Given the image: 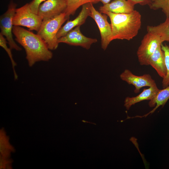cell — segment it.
I'll return each instance as SVG.
<instances>
[{
  "label": "cell",
  "instance_id": "obj_11",
  "mask_svg": "<svg viewBox=\"0 0 169 169\" xmlns=\"http://www.w3.org/2000/svg\"><path fill=\"white\" fill-rule=\"evenodd\" d=\"M91 3L85 4L82 6V9L78 15L72 20L68 21L61 27L57 35L58 39L64 36L75 27L83 24L90 14V5Z\"/></svg>",
  "mask_w": 169,
  "mask_h": 169
},
{
  "label": "cell",
  "instance_id": "obj_17",
  "mask_svg": "<svg viewBox=\"0 0 169 169\" xmlns=\"http://www.w3.org/2000/svg\"><path fill=\"white\" fill-rule=\"evenodd\" d=\"M67 8L64 12L67 18L69 19L71 15H73L76 10L81 6L88 3L96 4L99 0H66Z\"/></svg>",
  "mask_w": 169,
  "mask_h": 169
},
{
  "label": "cell",
  "instance_id": "obj_6",
  "mask_svg": "<svg viewBox=\"0 0 169 169\" xmlns=\"http://www.w3.org/2000/svg\"><path fill=\"white\" fill-rule=\"evenodd\" d=\"M17 6L16 3L11 1L9 4L7 11L0 16V33L6 37L9 47L11 49L20 51L22 49L14 41L12 34L13 26V19L15 12Z\"/></svg>",
  "mask_w": 169,
  "mask_h": 169
},
{
  "label": "cell",
  "instance_id": "obj_2",
  "mask_svg": "<svg viewBox=\"0 0 169 169\" xmlns=\"http://www.w3.org/2000/svg\"><path fill=\"white\" fill-rule=\"evenodd\" d=\"M110 19L112 30L111 40H130L138 34L141 26V15L137 10L129 13L105 12Z\"/></svg>",
  "mask_w": 169,
  "mask_h": 169
},
{
  "label": "cell",
  "instance_id": "obj_23",
  "mask_svg": "<svg viewBox=\"0 0 169 169\" xmlns=\"http://www.w3.org/2000/svg\"><path fill=\"white\" fill-rule=\"evenodd\" d=\"M103 5H105L110 2L111 0H99Z\"/></svg>",
  "mask_w": 169,
  "mask_h": 169
},
{
  "label": "cell",
  "instance_id": "obj_8",
  "mask_svg": "<svg viewBox=\"0 0 169 169\" xmlns=\"http://www.w3.org/2000/svg\"><path fill=\"white\" fill-rule=\"evenodd\" d=\"M80 26H77L67 34L58 39L59 43H63L71 45L79 46L86 49H90L91 45L97 42L96 38L86 37L81 32Z\"/></svg>",
  "mask_w": 169,
  "mask_h": 169
},
{
  "label": "cell",
  "instance_id": "obj_7",
  "mask_svg": "<svg viewBox=\"0 0 169 169\" xmlns=\"http://www.w3.org/2000/svg\"><path fill=\"white\" fill-rule=\"evenodd\" d=\"M90 16L96 22L100 31L101 37V47L105 50L112 41V30L110 24L107 20V15L97 11L90 3Z\"/></svg>",
  "mask_w": 169,
  "mask_h": 169
},
{
  "label": "cell",
  "instance_id": "obj_25",
  "mask_svg": "<svg viewBox=\"0 0 169 169\" xmlns=\"http://www.w3.org/2000/svg\"><path fill=\"white\" fill-rule=\"evenodd\" d=\"M155 0H151V2H152L153 1H155ZM150 4H151V3H150Z\"/></svg>",
  "mask_w": 169,
  "mask_h": 169
},
{
  "label": "cell",
  "instance_id": "obj_19",
  "mask_svg": "<svg viewBox=\"0 0 169 169\" xmlns=\"http://www.w3.org/2000/svg\"><path fill=\"white\" fill-rule=\"evenodd\" d=\"M149 6L152 9H161L166 18H169V0H155Z\"/></svg>",
  "mask_w": 169,
  "mask_h": 169
},
{
  "label": "cell",
  "instance_id": "obj_21",
  "mask_svg": "<svg viewBox=\"0 0 169 169\" xmlns=\"http://www.w3.org/2000/svg\"><path fill=\"white\" fill-rule=\"evenodd\" d=\"M46 0H33L29 4L31 10L34 13L38 14V8L41 3Z\"/></svg>",
  "mask_w": 169,
  "mask_h": 169
},
{
  "label": "cell",
  "instance_id": "obj_20",
  "mask_svg": "<svg viewBox=\"0 0 169 169\" xmlns=\"http://www.w3.org/2000/svg\"><path fill=\"white\" fill-rule=\"evenodd\" d=\"M7 43H8V42L6 41V39L1 33H0V46L5 50L9 57L12 65L14 79H17L18 76L15 69V67L17 65V64L13 59L11 51V49L10 47H8L7 45Z\"/></svg>",
  "mask_w": 169,
  "mask_h": 169
},
{
  "label": "cell",
  "instance_id": "obj_16",
  "mask_svg": "<svg viewBox=\"0 0 169 169\" xmlns=\"http://www.w3.org/2000/svg\"><path fill=\"white\" fill-rule=\"evenodd\" d=\"M147 32L159 35L162 43L169 42V18H166L165 21L156 26H147Z\"/></svg>",
  "mask_w": 169,
  "mask_h": 169
},
{
  "label": "cell",
  "instance_id": "obj_12",
  "mask_svg": "<svg viewBox=\"0 0 169 169\" xmlns=\"http://www.w3.org/2000/svg\"><path fill=\"white\" fill-rule=\"evenodd\" d=\"M134 6L127 0H114L100 6L99 10L102 13L106 12L115 13H129L135 10Z\"/></svg>",
  "mask_w": 169,
  "mask_h": 169
},
{
  "label": "cell",
  "instance_id": "obj_14",
  "mask_svg": "<svg viewBox=\"0 0 169 169\" xmlns=\"http://www.w3.org/2000/svg\"><path fill=\"white\" fill-rule=\"evenodd\" d=\"M160 90L157 86L144 89L143 91L136 96L126 97L124 100V106L128 110L132 105L137 103L145 100H151L156 96Z\"/></svg>",
  "mask_w": 169,
  "mask_h": 169
},
{
  "label": "cell",
  "instance_id": "obj_18",
  "mask_svg": "<svg viewBox=\"0 0 169 169\" xmlns=\"http://www.w3.org/2000/svg\"><path fill=\"white\" fill-rule=\"evenodd\" d=\"M162 50L163 51L165 65L166 69V73L165 76L162 78V86L164 88L169 85V45L166 44H161Z\"/></svg>",
  "mask_w": 169,
  "mask_h": 169
},
{
  "label": "cell",
  "instance_id": "obj_13",
  "mask_svg": "<svg viewBox=\"0 0 169 169\" xmlns=\"http://www.w3.org/2000/svg\"><path fill=\"white\" fill-rule=\"evenodd\" d=\"M149 65L152 66L159 75L163 78L166 75V69L165 65L164 54L161 45H159L151 54L148 60Z\"/></svg>",
  "mask_w": 169,
  "mask_h": 169
},
{
  "label": "cell",
  "instance_id": "obj_9",
  "mask_svg": "<svg viewBox=\"0 0 169 169\" xmlns=\"http://www.w3.org/2000/svg\"><path fill=\"white\" fill-rule=\"evenodd\" d=\"M120 78L128 84L134 86V92L135 93H139L140 89L143 87L157 86L155 81L149 74L137 76L134 74L130 70L125 69L120 74Z\"/></svg>",
  "mask_w": 169,
  "mask_h": 169
},
{
  "label": "cell",
  "instance_id": "obj_15",
  "mask_svg": "<svg viewBox=\"0 0 169 169\" xmlns=\"http://www.w3.org/2000/svg\"><path fill=\"white\" fill-rule=\"evenodd\" d=\"M169 99V85L160 90L156 96L149 101L148 103L150 107L154 108L152 110L145 115L142 116H146L150 114H152L160 106L163 107Z\"/></svg>",
  "mask_w": 169,
  "mask_h": 169
},
{
  "label": "cell",
  "instance_id": "obj_1",
  "mask_svg": "<svg viewBox=\"0 0 169 169\" xmlns=\"http://www.w3.org/2000/svg\"><path fill=\"white\" fill-rule=\"evenodd\" d=\"M13 33L15 36V40L24 48L30 67L37 62L48 61L52 58V53L37 34L18 26H13Z\"/></svg>",
  "mask_w": 169,
  "mask_h": 169
},
{
  "label": "cell",
  "instance_id": "obj_10",
  "mask_svg": "<svg viewBox=\"0 0 169 169\" xmlns=\"http://www.w3.org/2000/svg\"><path fill=\"white\" fill-rule=\"evenodd\" d=\"M66 8V0H46L39 5L38 14L43 20L49 19L64 13Z\"/></svg>",
  "mask_w": 169,
  "mask_h": 169
},
{
  "label": "cell",
  "instance_id": "obj_24",
  "mask_svg": "<svg viewBox=\"0 0 169 169\" xmlns=\"http://www.w3.org/2000/svg\"><path fill=\"white\" fill-rule=\"evenodd\" d=\"M82 121L84 123H85V122H88V123H91V124H95V125H96V124H95V123H91V122H88V121H86L84 120H82Z\"/></svg>",
  "mask_w": 169,
  "mask_h": 169
},
{
  "label": "cell",
  "instance_id": "obj_22",
  "mask_svg": "<svg viewBox=\"0 0 169 169\" xmlns=\"http://www.w3.org/2000/svg\"><path fill=\"white\" fill-rule=\"evenodd\" d=\"M133 6L136 4L141 5H149L151 3V0H127Z\"/></svg>",
  "mask_w": 169,
  "mask_h": 169
},
{
  "label": "cell",
  "instance_id": "obj_4",
  "mask_svg": "<svg viewBox=\"0 0 169 169\" xmlns=\"http://www.w3.org/2000/svg\"><path fill=\"white\" fill-rule=\"evenodd\" d=\"M43 19L38 14L31 10L29 3L16 8L13 19V26L27 27L29 30L38 32L40 28Z\"/></svg>",
  "mask_w": 169,
  "mask_h": 169
},
{
  "label": "cell",
  "instance_id": "obj_5",
  "mask_svg": "<svg viewBox=\"0 0 169 169\" xmlns=\"http://www.w3.org/2000/svg\"><path fill=\"white\" fill-rule=\"evenodd\" d=\"M162 43L159 35L147 32L141 40L137 51V55L140 64L142 65H148L149 58Z\"/></svg>",
  "mask_w": 169,
  "mask_h": 169
},
{
  "label": "cell",
  "instance_id": "obj_3",
  "mask_svg": "<svg viewBox=\"0 0 169 169\" xmlns=\"http://www.w3.org/2000/svg\"><path fill=\"white\" fill-rule=\"evenodd\" d=\"M68 19L65 13H63L53 18L43 20L37 34L44 40L49 50H55L58 48L59 43L57 34Z\"/></svg>",
  "mask_w": 169,
  "mask_h": 169
}]
</instances>
